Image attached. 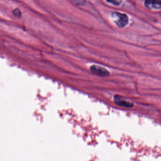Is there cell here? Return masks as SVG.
I'll use <instances>...</instances> for the list:
<instances>
[{
  "instance_id": "cell-7",
  "label": "cell",
  "mask_w": 161,
  "mask_h": 161,
  "mask_svg": "<svg viewBox=\"0 0 161 161\" xmlns=\"http://www.w3.org/2000/svg\"><path fill=\"white\" fill-rule=\"evenodd\" d=\"M107 1L114 5H119L121 3V0H106Z\"/></svg>"
},
{
  "instance_id": "cell-2",
  "label": "cell",
  "mask_w": 161,
  "mask_h": 161,
  "mask_svg": "<svg viewBox=\"0 0 161 161\" xmlns=\"http://www.w3.org/2000/svg\"><path fill=\"white\" fill-rule=\"evenodd\" d=\"M90 70L94 74L101 77L108 76L110 73L105 68L97 65H93L91 66Z\"/></svg>"
},
{
  "instance_id": "cell-6",
  "label": "cell",
  "mask_w": 161,
  "mask_h": 161,
  "mask_svg": "<svg viewBox=\"0 0 161 161\" xmlns=\"http://www.w3.org/2000/svg\"><path fill=\"white\" fill-rule=\"evenodd\" d=\"M12 13H13V14L15 17H17V18H20L21 17V11H20V10L18 9H15L13 11V12H12Z\"/></svg>"
},
{
  "instance_id": "cell-4",
  "label": "cell",
  "mask_w": 161,
  "mask_h": 161,
  "mask_svg": "<svg viewBox=\"0 0 161 161\" xmlns=\"http://www.w3.org/2000/svg\"><path fill=\"white\" fill-rule=\"evenodd\" d=\"M114 103L118 105L124 107L126 108H131L134 106V104L132 103L128 102L124 100L121 99V98L117 96H115L114 99Z\"/></svg>"
},
{
  "instance_id": "cell-1",
  "label": "cell",
  "mask_w": 161,
  "mask_h": 161,
  "mask_svg": "<svg viewBox=\"0 0 161 161\" xmlns=\"http://www.w3.org/2000/svg\"><path fill=\"white\" fill-rule=\"evenodd\" d=\"M112 17L115 24L120 28H123L128 23V17L124 14L115 12L112 14Z\"/></svg>"
},
{
  "instance_id": "cell-5",
  "label": "cell",
  "mask_w": 161,
  "mask_h": 161,
  "mask_svg": "<svg viewBox=\"0 0 161 161\" xmlns=\"http://www.w3.org/2000/svg\"><path fill=\"white\" fill-rule=\"evenodd\" d=\"M73 3L78 6H82L86 3V0H72Z\"/></svg>"
},
{
  "instance_id": "cell-3",
  "label": "cell",
  "mask_w": 161,
  "mask_h": 161,
  "mask_svg": "<svg viewBox=\"0 0 161 161\" xmlns=\"http://www.w3.org/2000/svg\"><path fill=\"white\" fill-rule=\"evenodd\" d=\"M145 6L149 9H161V0H146Z\"/></svg>"
}]
</instances>
